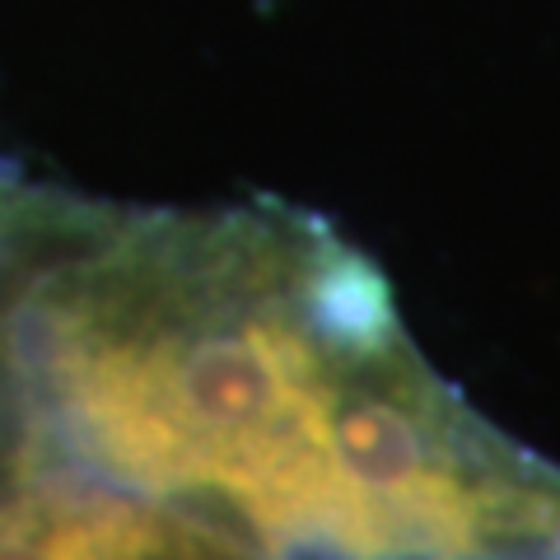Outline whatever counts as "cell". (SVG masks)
Masks as SVG:
<instances>
[{
  "label": "cell",
  "mask_w": 560,
  "mask_h": 560,
  "mask_svg": "<svg viewBox=\"0 0 560 560\" xmlns=\"http://www.w3.org/2000/svg\"><path fill=\"white\" fill-rule=\"evenodd\" d=\"M397 318L285 206L131 215L33 197L0 355L47 440L160 504H220L276 560L341 556L337 416Z\"/></svg>",
  "instance_id": "6da1fadb"
},
{
  "label": "cell",
  "mask_w": 560,
  "mask_h": 560,
  "mask_svg": "<svg viewBox=\"0 0 560 560\" xmlns=\"http://www.w3.org/2000/svg\"><path fill=\"white\" fill-rule=\"evenodd\" d=\"M0 560H253L201 518L33 471L0 495Z\"/></svg>",
  "instance_id": "7a4b0ae2"
},
{
  "label": "cell",
  "mask_w": 560,
  "mask_h": 560,
  "mask_svg": "<svg viewBox=\"0 0 560 560\" xmlns=\"http://www.w3.org/2000/svg\"><path fill=\"white\" fill-rule=\"evenodd\" d=\"M47 434L38 430L28 401H20L14 411L0 416V481H20L38 471V448H43Z\"/></svg>",
  "instance_id": "3957f363"
},
{
  "label": "cell",
  "mask_w": 560,
  "mask_h": 560,
  "mask_svg": "<svg viewBox=\"0 0 560 560\" xmlns=\"http://www.w3.org/2000/svg\"><path fill=\"white\" fill-rule=\"evenodd\" d=\"M28 197H33V191H20V187L5 178V173H0V294H5L14 253H20V230H24Z\"/></svg>",
  "instance_id": "277c9868"
}]
</instances>
